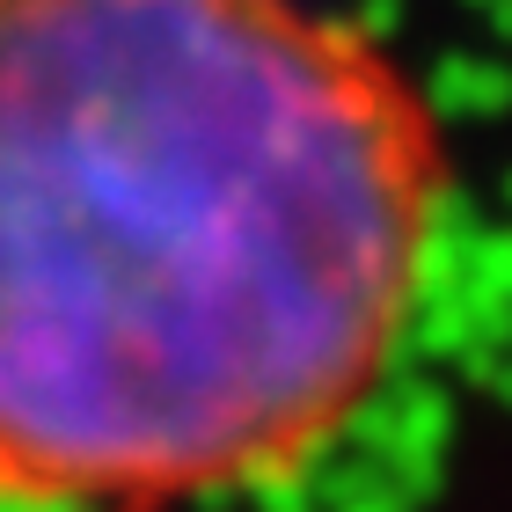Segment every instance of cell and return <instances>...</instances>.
<instances>
[{"label": "cell", "instance_id": "1", "mask_svg": "<svg viewBox=\"0 0 512 512\" xmlns=\"http://www.w3.org/2000/svg\"><path fill=\"white\" fill-rule=\"evenodd\" d=\"M454 154L330 0H0V512L308 476L425 308Z\"/></svg>", "mask_w": 512, "mask_h": 512}]
</instances>
